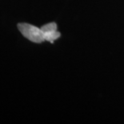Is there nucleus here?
Here are the masks:
<instances>
[{
	"mask_svg": "<svg viewBox=\"0 0 124 124\" xmlns=\"http://www.w3.org/2000/svg\"><path fill=\"white\" fill-rule=\"evenodd\" d=\"M43 31L45 41H49L51 43H54L55 39H59L61 36L60 32L57 31V25L55 23H49L43 25L41 28Z\"/></svg>",
	"mask_w": 124,
	"mask_h": 124,
	"instance_id": "f03ea898",
	"label": "nucleus"
},
{
	"mask_svg": "<svg viewBox=\"0 0 124 124\" xmlns=\"http://www.w3.org/2000/svg\"><path fill=\"white\" fill-rule=\"evenodd\" d=\"M18 28L22 35L34 43L40 44L45 41L44 35L41 28H39L30 23H21L18 24Z\"/></svg>",
	"mask_w": 124,
	"mask_h": 124,
	"instance_id": "f257e3e1",
	"label": "nucleus"
}]
</instances>
